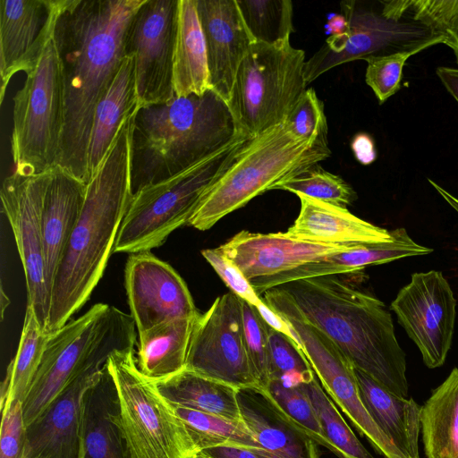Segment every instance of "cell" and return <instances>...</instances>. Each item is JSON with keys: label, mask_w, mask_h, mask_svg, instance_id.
<instances>
[{"label": "cell", "mask_w": 458, "mask_h": 458, "mask_svg": "<svg viewBox=\"0 0 458 458\" xmlns=\"http://www.w3.org/2000/svg\"><path fill=\"white\" fill-rule=\"evenodd\" d=\"M145 0H64L54 29L64 98L56 167L88 183L97 105L126 58L132 19Z\"/></svg>", "instance_id": "1"}, {"label": "cell", "mask_w": 458, "mask_h": 458, "mask_svg": "<svg viewBox=\"0 0 458 458\" xmlns=\"http://www.w3.org/2000/svg\"><path fill=\"white\" fill-rule=\"evenodd\" d=\"M133 115L121 126L87 183L81 212L53 279L47 326L49 334L67 324L88 301L113 253L132 197L130 172Z\"/></svg>", "instance_id": "2"}, {"label": "cell", "mask_w": 458, "mask_h": 458, "mask_svg": "<svg viewBox=\"0 0 458 458\" xmlns=\"http://www.w3.org/2000/svg\"><path fill=\"white\" fill-rule=\"evenodd\" d=\"M301 315L321 330L358 369L390 392L408 398L406 357L384 302L340 275L277 286Z\"/></svg>", "instance_id": "3"}, {"label": "cell", "mask_w": 458, "mask_h": 458, "mask_svg": "<svg viewBox=\"0 0 458 458\" xmlns=\"http://www.w3.org/2000/svg\"><path fill=\"white\" fill-rule=\"evenodd\" d=\"M238 132L227 102L212 89L138 108L131 139L132 195L214 153Z\"/></svg>", "instance_id": "4"}, {"label": "cell", "mask_w": 458, "mask_h": 458, "mask_svg": "<svg viewBox=\"0 0 458 458\" xmlns=\"http://www.w3.org/2000/svg\"><path fill=\"white\" fill-rule=\"evenodd\" d=\"M331 156L328 145L300 139L284 123L250 139L203 194L187 225L206 231L277 182Z\"/></svg>", "instance_id": "5"}, {"label": "cell", "mask_w": 458, "mask_h": 458, "mask_svg": "<svg viewBox=\"0 0 458 458\" xmlns=\"http://www.w3.org/2000/svg\"><path fill=\"white\" fill-rule=\"evenodd\" d=\"M239 131L225 146L179 174L132 195L113 253H139L160 247L177 228L187 225L213 182L250 140Z\"/></svg>", "instance_id": "6"}, {"label": "cell", "mask_w": 458, "mask_h": 458, "mask_svg": "<svg viewBox=\"0 0 458 458\" xmlns=\"http://www.w3.org/2000/svg\"><path fill=\"white\" fill-rule=\"evenodd\" d=\"M136 344L132 317L111 306L78 374L27 426L24 458L80 457L85 395L102 377L111 354Z\"/></svg>", "instance_id": "7"}, {"label": "cell", "mask_w": 458, "mask_h": 458, "mask_svg": "<svg viewBox=\"0 0 458 458\" xmlns=\"http://www.w3.org/2000/svg\"><path fill=\"white\" fill-rule=\"evenodd\" d=\"M305 62L304 51L290 38L253 43L227 103L239 131L252 139L284 123L307 89Z\"/></svg>", "instance_id": "8"}, {"label": "cell", "mask_w": 458, "mask_h": 458, "mask_svg": "<svg viewBox=\"0 0 458 458\" xmlns=\"http://www.w3.org/2000/svg\"><path fill=\"white\" fill-rule=\"evenodd\" d=\"M106 367L128 458H194L200 450L172 404L139 370L135 349L115 351Z\"/></svg>", "instance_id": "9"}, {"label": "cell", "mask_w": 458, "mask_h": 458, "mask_svg": "<svg viewBox=\"0 0 458 458\" xmlns=\"http://www.w3.org/2000/svg\"><path fill=\"white\" fill-rule=\"evenodd\" d=\"M10 138L14 172L36 175L56 168L64 122V85L54 34L13 98Z\"/></svg>", "instance_id": "10"}, {"label": "cell", "mask_w": 458, "mask_h": 458, "mask_svg": "<svg viewBox=\"0 0 458 458\" xmlns=\"http://www.w3.org/2000/svg\"><path fill=\"white\" fill-rule=\"evenodd\" d=\"M380 13L357 8L355 2L341 3L349 30L331 36L305 62L307 84L330 69L358 59L394 53L413 55L443 42L417 15L414 1H384Z\"/></svg>", "instance_id": "11"}, {"label": "cell", "mask_w": 458, "mask_h": 458, "mask_svg": "<svg viewBox=\"0 0 458 458\" xmlns=\"http://www.w3.org/2000/svg\"><path fill=\"white\" fill-rule=\"evenodd\" d=\"M267 304L289 325L323 389L359 433L385 458H408L370 416L360 395L354 367L335 343L309 323L284 293H271Z\"/></svg>", "instance_id": "12"}, {"label": "cell", "mask_w": 458, "mask_h": 458, "mask_svg": "<svg viewBox=\"0 0 458 458\" xmlns=\"http://www.w3.org/2000/svg\"><path fill=\"white\" fill-rule=\"evenodd\" d=\"M185 369L239 390L259 388L245 347L238 295L230 291L217 297L198 317Z\"/></svg>", "instance_id": "13"}, {"label": "cell", "mask_w": 458, "mask_h": 458, "mask_svg": "<svg viewBox=\"0 0 458 458\" xmlns=\"http://www.w3.org/2000/svg\"><path fill=\"white\" fill-rule=\"evenodd\" d=\"M53 170L36 175L13 172L4 178L0 191L3 212L12 228L23 267L27 306L32 309L46 332L50 291L46 279L42 212Z\"/></svg>", "instance_id": "14"}, {"label": "cell", "mask_w": 458, "mask_h": 458, "mask_svg": "<svg viewBox=\"0 0 458 458\" xmlns=\"http://www.w3.org/2000/svg\"><path fill=\"white\" fill-rule=\"evenodd\" d=\"M457 301L442 272L414 273L390 309L419 348L425 365L441 367L451 348Z\"/></svg>", "instance_id": "15"}, {"label": "cell", "mask_w": 458, "mask_h": 458, "mask_svg": "<svg viewBox=\"0 0 458 458\" xmlns=\"http://www.w3.org/2000/svg\"><path fill=\"white\" fill-rule=\"evenodd\" d=\"M178 0H145L131 23L126 52L134 58L139 108L174 98Z\"/></svg>", "instance_id": "16"}, {"label": "cell", "mask_w": 458, "mask_h": 458, "mask_svg": "<svg viewBox=\"0 0 458 458\" xmlns=\"http://www.w3.org/2000/svg\"><path fill=\"white\" fill-rule=\"evenodd\" d=\"M110 305L97 303L50 335L41 363L23 402L26 427L73 380L84 364Z\"/></svg>", "instance_id": "17"}, {"label": "cell", "mask_w": 458, "mask_h": 458, "mask_svg": "<svg viewBox=\"0 0 458 458\" xmlns=\"http://www.w3.org/2000/svg\"><path fill=\"white\" fill-rule=\"evenodd\" d=\"M124 287L138 335L171 320L200 314L182 277L150 251L129 255Z\"/></svg>", "instance_id": "18"}, {"label": "cell", "mask_w": 458, "mask_h": 458, "mask_svg": "<svg viewBox=\"0 0 458 458\" xmlns=\"http://www.w3.org/2000/svg\"><path fill=\"white\" fill-rule=\"evenodd\" d=\"M356 245H329L290 238L284 233L242 230L219 246L259 296L277 286L288 272Z\"/></svg>", "instance_id": "19"}, {"label": "cell", "mask_w": 458, "mask_h": 458, "mask_svg": "<svg viewBox=\"0 0 458 458\" xmlns=\"http://www.w3.org/2000/svg\"><path fill=\"white\" fill-rule=\"evenodd\" d=\"M64 0L0 1V103L12 77L30 72L54 34Z\"/></svg>", "instance_id": "20"}, {"label": "cell", "mask_w": 458, "mask_h": 458, "mask_svg": "<svg viewBox=\"0 0 458 458\" xmlns=\"http://www.w3.org/2000/svg\"><path fill=\"white\" fill-rule=\"evenodd\" d=\"M211 89L227 103L239 67L255 43L237 0H197Z\"/></svg>", "instance_id": "21"}, {"label": "cell", "mask_w": 458, "mask_h": 458, "mask_svg": "<svg viewBox=\"0 0 458 458\" xmlns=\"http://www.w3.org/2000/svg\"><path fill=\"white\" fill-rule=\"evenodd\" d=\"M242 418L261 450L259 458H320L318 445L269 398L255 389L239 391Z\"/></svg>", "instance_id": "22"}, {"label": "cell", "mask_w": 458, "mask_h": 458, "mask_svg": "<svg viewBox=\"0 0 458 458\" xmlns=\"http://www.w3.org/2000/svg\"><path fill=\"white\" fill-rule=\"evenodd\" d=\"M300 213L284 234L290 238L329 245H361L388 242L392 231L369 223L346 208L297 194Z\"/></svg>", "instance_id": "23"}, {"label": "cell", "mask_w": 458, "mask_h": 458, "mask_svg": "<svg viewBox=\"0 0 458 458\" xmlns=\"http://www.w3.org/2000/svg\"><path fill=\"white\" fill-rule=\"evenodd\" d=\"M87 183L55 168L46 191L42 222L47 284L51 286L57 266L81 212Z\"/></svg>", "instance_id": "24"}, {"label": "cell", "mask_w": 458, "mask_h": 458, "mask_svg": "<svg viewBox=\"0 0 458 458\" xmlns=\"http://www.w3.org/2000/svg\"><path fill=\"white\" fill-rule=\"evenodd\" d=\"M360 398L372 419L408 458H420V406L411 397L399 396L355 369Z\"/></svg>", "instance_id": "25"}, {"label": "cell", "mask_w": 458, "mask_h": 458, "mask_svg": "<svg viewBox=\"0 0 458 458\" xmlns=\"http://www.w3.org/2000/svg\"><path fill=\"white\" fill-rule=\"evenodd\" d=\"M118 419L116 390L106 367L84 398L79 458H128Z\"/></svg>", "instance_id": "26"}, {"label": "cell", "mask_w": 458, "mask_h": 458, "mask_svg": "<svg viewBox=\"0 0 458 458\" xmlns=\"http://www.w3.org/2000/svg\"><path fill=\"white\" fill-rule=\"evenodd\" d=\"M175 97L203 95L211 89L208 55L197 0H178L174 50Z\"/></svg>", "instance_id": "27"}, {"label": "cell", "mask_w": 458, "mask_h": 458, "mask_svg": "<svg viewBox=\"0 0 458 458\" xmlns=\"http://www.w3.org/2000/svg\"><path fill=\"white\" fill-rule=\"evenodd\" d=\"M138 108L134 58L129 55L96 107L89 148L90 176L105 158L121 126Z\"/></svg>", "instance_id": "28"}, {"label": "cell", "mask_w": 458, "mask_h": 458, "mask_svg": "<svg viewBox=\"0 0 458 458\" xmlns=\"http://www.w3.org/2000/svg\"><path fill=\"white\" fill-rule=\"evenodd\" d=\"M197 318L171 320L139 334L136 362L144 377L156 382L185 369Z\"/></svg>", "instance_id": "29"}, {"label": "cell", "mask_w": 458, "mask_h": 458, "mask_svg": "<svg viewBox=\"0 0 458 458\" xmlns=\"http://www.w3.org/2000/svg\"><path fill=\"white\" fill-rule=\"evenodd\" d=\"M154 383L171 404L243 421L239 403L240 390L232 386L186 369Z\"/></svg>", "instance_id": "30"}, {"label": "cell", "mask_w": 458, "mask_h": 458, "mask_svg": "<svg viewBox=\"0 0 458 458\" xmlns=\"http://www.w3.org/2000/svg\"><path fill=\"white\" fill-rule=\"evenodd\" d=\"M420 431L426 458L458 457V368L421 406Z\"/></svg>", "instance_id": "31"}, {"label": "cell", "mask_w": 458, "mask_h": 458, "mask_svg": "<svg viewBox=\"0 0 458 458\" xmlns=\"http://www.w3.org/2000/svg\"><path fill=\"white\" fill-rule=\"evenodd\" d=\"M50 335L41 328L32 309L27 306L18 349L2 383L1 405L12 401L23 404Z\"/></svg>", "instance_id": "32"}, {"label": "cell", "mask_w": 458, "mask_h": 458, "mask_svg": "<svg viewBox=\"0 0 458 458\" xmlns=\"http://www.w3.org/2000/svg\"><path fill=\"white\" fill-rule=\"evenodd\" d=\"M172 406L200 451L223 445L245 448L255 453L261 450V445L243 421L231 420L174 404Z\"/></svg>", "instance_id": "33"}, {"label": "cell", "mask_w": 458, "mask_h": 458, "mask_svg": "<svg viewBox=\"0 0 458 458\" xmlns=\"http://www.w3.org/2000/svg\"><path fill=\"white\" fill-rule=\"evenodd\" d=\"M390 241L374 244L356 245L351 250L333 253L326 257L334 275H349L367 266L388 263L399 259L427 255L433 249L414 242L404 228L392 231Z\"/></svg>", "instance_id": "34"}, {"label": "cell", "mask_w": 458, "mask_h": 458, "mask_svg": "<svg viewBox=\"0 0 458 458\" xmlns=\"http://www.w3.org/2000/svg\"><path fill=\"white\" fill-rule=\"evenodd\" d=\"M302 387L317 412L325 437L335 449L338 458H374L357 438L316 376Z\"/></svg>", "instance_id": "35"}, {"label": "cell", "mask_w": 458, "mask_h": 458, "mask_svg": "<svg viewBox=\"0 0 458 458\" xmlns=\"http://www.w3.org/2000/svg\"><path fill=\"white\" fill-rule=\"evenodd\" d=\"M244 22L255 42L275 44L295 31L290 0H237Z\"/></svg>", "instance_id": "36"}, {"label": "cell", "mask_w": 458, "mask_h": 458, "mask_svg": "<svg viewBox=\"0 0 458 458\" xmlns=\"http://www.w3.org/2000/svg\"><path fill=\"white\" fill-rule=\"evenodd\" d=\"M272 190L287 191L344 208L357 199L354 190L341 176L326 171L318 164L277 182Z\"/></svg>", "instance_id": "37"}, {"label": "cell", "mask_w": 458, "mask_h": 458, "mask_svg": "<svg viewBox=\"0 0 458 458\" xmlns=\"http://www.w3.org/2000/svg\"><path fill=\"white\" fill-rule=\"evenodd\" d=\"M257 390L269 398L318 445L337 455L335 449L325 437L317 412L302 386L287 387L278 380L272 379L266 387Z\"/></svg>", "instance_id": "38"}, {"label": "cell", "mask_w": 458, "mask_h": 458, "mask_svg": "<svg viewBox=\"0 0 458 458\" xmlns=\"http://www.w3.org/2000/svg\"><path fill=\"white\" fill-rule=\"evenodd\" d=\"M270 380L284 386H300L310 382L315 373L301 346L290 336L268 326Z\"/></svg>", "instance_id": "39"}, {"label": "cell", "mask_w": 458, "mask_h": 458, "mask_svg": "<svg viewBox=\"0 0 458 458\" xmlns=\"http://www.w3.org/2000/svg\"><path fill=\"white\" fill-rule=\"evenodd\" d=\"M242 312L246 351L259 388H264L270 381L268 325L257 309L242 299Z\"/></svg>", "instance_id": "40"}, {"label": "cell", "mask_w": 458, "mask_h": 458, "mask_svg": "<svg viewBox=\"0 0 458 458\" xmlns=\"http://www.w3.org/2000/svg\"><path fill=\"white\" fill-rule=\"evenodd\" d=\"M284 123L300 139L328 145L324 105L312 88L306 89Z\"/></svg>", "instance_id": "41"}, {"label": "cell", "mask_w": 458, "mask_h": 458, "mask_svg": "<svg viewBox=\"0 0 458 458\" xmlns=\"http://www.w3.org/2000/svg\"><path fill=\"white\" fill-rule=\"evenodd\" d=\"M411 53H394L365 58L368 65L365 81L371 88L378 103H385L402 87L403 70Z\"/></svg>", "instance_id": "42"}, {"label": "cell", "mask_w": 458, "mask_h": 458, "mask_svg": "<svg viewBox=\"0 0 458 458\" xmlns=\"http://www.w3.org/2000/svg\"><path fill=\"white\" fill-rule=\"evenodd\" d=\"M417 15L454 51L458 64V0L414 1Z\"/></svg>", "instance_id": "43"}, {"label": "cell", "mask_w": 458, "mask_h": 458, "mask_svg": "<svg viewBox=\"0 0 458 458\" xmlns=\"http://www.w3.org/2000/svg\"><path fill=\"white\" fill-rule=\"evenodd\" d=\"M0 458H24L26 424L21 401L1 405Z\"/></svg>", "instance_id": "44"}, {"label": "cell", "mask_w": 458, "mask_h": 458, "mask_svg": "<svg viewBox=\"0 0 458 458\" xmlns=\"http://www.w3.org/2000/svg\"><path fill=\"white\" fill-rule=\"evenodd\" d=\"M203 258L211 265L231 292L255 308L263 302L239 269L225 256L219 247L201 250Z\"/></svg>", "instance_id": "45"}, {"label": "cell", "mask_w": 458, "mask_h": 458, "mask_svg": "<svg viewBox=\"0 0 458 458\" xmlns=\"http://www.w3.org/2000/svg\"><path fill=\"white\" fill-rule=\"evenodd\" d=\"M351 146L355 158L360 164L368 165L376 160L377 149L370 135L363 132L356 134Z\"/></svg>", "instance_id": "46"}, {"label": "cell", "mask_w": 458, "mask_h": 458, "mask_svg": "<svg viewBox=\"0 0 458 458\" xmlns=\"http://www.w3.org/2000/svg\"><path fill=\"white\" fill-rule=\"evenodd\" d=\"M264 321L273 329L279 331L293 339V332L289 325L275 312L263 300V302L256 307ZM294 340V339H293ZM295 341V340H294Z\"/></svg>", "instance_id": "47"}, {"label": "cell", "mask_w": 458, "mask_h": 458, "mask_svg": "<svg viewBox=\"0 0 458 458\" xmlns=\"http://www.w3.org/2000/svg\"><path fill=\"white\" fill-rule=\"evenodd\" d=\"M203 451L214 458H259L251 450L234 446H215Z\"/></svg>", "instance_id": "48"}, {"label": "cell", "mask_w": 458, "mask_h": 458, "mask_svg": "<svg viewBox=\"0 0 458 458\" xmlns=\"http://www.w3.org/2000/svg\"><path fill=\"white\" fill-rule=\"evenodd\" d=\"M436 73L445 89L458 103V68L440 66Z\"/></svg>", "instance_id": "49"}, {"label": "cell", "mask_w": 458, "mask_h": 458, "mask_svg": "<svg viewBox=\"0 0 458 458\" xmlns=\"http://www.w3.org/2000/svg\"><path fill=\"white\" fill-rule=\"evenodd\" d=\"M325 29L329 37L344 35L349 30V21L344 14L330 13L327 16Z\"/></svg>", "instance_id": "50"}, {"label": "cell", "mask_w": 458, "mask_h": 458, "mask_svg": "<svg viewBox=\"0 0 458 458\" xmlns=\"http://www.w3.org/2000/svg\"><path fill=\"white\" fill-rule=\"evenodd\" d=\"M428 182L440 194V196L458 213V199L438 185L437 182L428 179Z\"/></svg>", "instance_id": "51"}, {"label": "cell", "mask_w": 458, "mask_h": 458, "mask_svg": "<svg viewBox=\"0 0 458 458\" xmlns=\"http://www.w3.org/2000/svg\"><path fill=\"white\" fill-rule=\"evenodd\" d=\"M194 458H214L213 456H211L210 454H208L207 452L205 451H199Z\"/></svg>", "instance_id": "52"}, {"label": "cell", "mask_w": 458, "mask_h": 458, "mask_svg": "<svg viewBox=\"0 0 458 458\" xmlns=\"http://www.w3.org/2000/svg\"><path fill=\"white\" fill-rule=\"evenodd\" d=\"M458 458V457H457Z\"/></svg>", "instance_id": "53"}]
</instances>
